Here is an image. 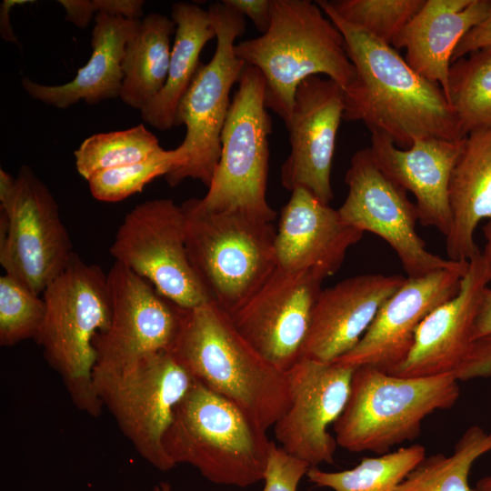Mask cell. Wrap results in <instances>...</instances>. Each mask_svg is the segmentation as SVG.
Returning a JSON list of instances; mask_svg holds the SVG:
<instances>
[{"mask_svg": "<svg viewBox=\"0 0 491 491\" xmlns=\"http://www.w3.org/2000/svg\"><path fill=\"white\" fill-rule=\"evenodd\" d=\"M316 3L343 35L356 69L344 89V120L363 123L401 149L423 138L466 137L438 84L416 73L392 45L343 21L321 0Z\"/></svg>", "mask_w": 491, "mask_h": 491, "instance_id": "obj_1", "label": "cell"}, {"mask_svg": "<svg viewBox=\"0 0 491 491\" xmlns=\"http://www.w3.org/2000/svg\"><path fill=\"white\" fill-rule=\"evenodd\" d=\"M169 352L195 381L234 403L266 432L290 405L286 374L266 361L212 301L183 308Z\"/></svg>", "mask_w": 491, "mask_h": 491, "instance_id": "obj_2", "label": "cell"}, {"mask_svg": "<svg viewBox=\"0 0 491 491\" xmlns=\"http://www.w3.org/2000/svg\"><path fill=\"white\" fill-rule=\"evenodd\" d=\"M235 53L261 72L266 107L285 124L303 80L324 75L346 89L356 77L343 35L318 5L308 0H272L267 31L238 43Z\"/></svg>", "mask_w": 491, "mask_h": 491, "instance_id": "obj_3", "label": "cell"}, {"mask_svg": "<svg viewBox=\"0 0 491 491\" xmlns=\"http://www.w3.org/2000/svg\"><path fill=\"white\" fill-rule=\"evenodd\" d=\"M42 296L45 313L35 341L62 379L75 406L97 417L104 406L93 386L94 340L110 320L107 274L75 253Z\"/></svg>", "mask_w": 491, "mask_h": 491, "instance_id": "obj_4", "label": "cell"}, {"mask_svg": "<svg viewBox=\"0 0 491 491\" xmlns=\"http://www.w3.org/2000/svg\"><path fill=\"white\" fill-rule=\"evenodd\" d=\"M270 440L238 406L194 380L175 409L164 449L217 485L247 487L264 480Z\"/></svg>", "mask_w": 491, "mask_h": 491, "instance_id": "obj_5", "label": "cell"}, {"mask_svg": "<svg viewBox=\"0 0 491 491\" xmlns=\"http://www.w3.org/2000/svg\"><path fill=\"white\" fill-rule=\"evenodd\" d=\"M459 396L454 374L406 377L356 367L346 405L333 425L336 444L349 452L386 454L415 440L424 419L451 408Z\"/></svg>", "mask_w": 491, "mask_h": 491, "instance_id": "obj_6", "label": "cell"}, {"mask_svg": "<svg viewBox=\"0 0 491 491\" xmlns=\"http://www.w3.org/2000/svg\"><path fill=\"white\" fill-rule=\"evenodd\" d=\"M181 206L190 265L210 301L232 315L277 267L276 228L238 212L200 210L193 199Z\"/></svg>", "mask_w": 491, "mask_h": 491, "instance_id": "obj_7", "label": "cell"}, {"mask_svg": "<svg viewBox=\"0 0 491 491\" xmlns=\"http://www.w3.org/2000/svg\"><path fill=\"white\" fill-rule=\"evenodd\" d=\"M261 72L246 65L221 134V154L208 190L192 198L206 212H238L274 223L276 212L266 199L272 119L265 104Z\"/></svg>", "mask_w": 491, "mask_h": 491, "instance_id": "obj_8", "label": "cell"}, {"mask_svg": "<svg viewBox=\"0 0 491 491\" xmlns=\"http://www.w3.org/2000/svg\"><path fill=\"white\" fill-rule=\"evenodd\" d=\"M207 10L216 47L212 59L200 64L178 105L175 125L186 127L178 146L185 161L165 175L170 186L186 178L209 185L220 158L221 134L231 104L230 90L246 66L235 53V41L246 31L245 17L223 2L210 4Z\"/></svg>", "mask_w": 491, "mask_h": 491, "instance_id": "obj_9", "label": "cell"}, {"mask_svg": "<svg viewBox=\"0 0 491 491\" xmlns=\"http://www.w3.org/2000/svg\"><path fill=\"white\" fill-rule=\"evenodd\" d=\"M194 379L169 351L143 356L115 369L94 368L96 396L138 455L165 472L175 466L163 439L177 405Z\"/></svg>", "mask_w": 491, "mask_h": 491, "instance_id": "obj_10", "label": "cell"}, {"mask_svg": "<svg viewBox=\"0 0 491 491\" xmlns=\"http://www.w3.org/2000/svg\"><path fill=\"white\" fill-rule=\"evenodd\" d=\"M0 264L40 296L75 254L57 203L23 165L15 177L0 169Z\"/></svg>", "mask_w": 491, "mask_h": 491, "instance_id": "obj_11", "label": "cell"}, {"mask_svg": "<svg viewBox=\"0 0 491 491\" xmlns=\"http://www.w3.org/2000/svg\"><path fill=\"white\" fill-rule=\"evenodd\" d=\"M117 262L183 308L210 301L186 252V217L171 199L145 201L128 212L109 249Z\"/></svg>", "mask_w": 491, "mask_h": 491, "instance_id": "obj_12", "label": "cell"}, {"mask_svg": "<svg viewBox=\"0 0 491 491\" xmlns=\"http://www.w3.org/2000/svg\"><path fill=\"white\" fill-rule=\"evenodd\" d=\"M348 193L337 209L341 217L362 232L384 239L396 252L407 277L458 266L459 261L429 252L416 233L418 212L406 192L376 164L369 147L356 151L345 176Z\"/></svg>", "mask_w": 491, "mask_h": 491, "instance_id": "obj_13", "label": "cell"}, {"mask_svg": "<svg viewBox=\"0 0 491 491\" xmlns=\"http://www.w3.org/2000/svg\"><path fill=\"white\" fill-rule=\"evenodd\" d=\"M111 315L94 340L96 368L115 369L145 356L170 351L177 337L183 307L145 279L115 262L107 273Z\"/></svg>", "mask_w": 491, "mask_h": 491, "instance_id": "obj_14", "label": "cell"}, {"mask_svg": "<svg viewBox=\"0 0 491 491\" xmlns=\"http://www.w3.org/2000/svg\"><path fill=\"white\" fill-rule=\"evenodd\" d=\"M326 278L316 270L276 267L256 294L229 315L231 320L266 361L286 373L301 359L313 306Z\"/></svg>", "mask_w": 491, "mask_h": 491, "instance_id": "obj_15", "label": "cell"}, {"mask_svg": "<svg viewBox=\"0 0 491 491\" xmlns=\"http://www.w3.org/2000/svg\"><path fill=\"white\" fill-rule=\"evenodd\" d=\"M354 369L301 358L286 373L290 405L273 426L286 452L310 466L335 463L337 444L328 427L345 409Z\"/></svg>", "mask_w": 491, "mask_h": 491, "instance_id": "obj_16", "label": "cell"}, {"mask_svg": "<svg viewBox=\"0 0 491 491\" xmlns=\"http://www.w3.org/2000/svg\"><path fill=\"white\" fill-rule=\"evenodd\" d=\"M468 262L429 274L406 277L380 307L356 346L335 364L356 368L371 366L394 374L414 345L421 322L459 291Z\"/></svg>", "mask_w": 491, "mask_h": 491, "instance_id": "obj_17", "label": "cell"}, {"mask_svg": "<svg viewBox=\"0 0 491 491\" xmlns=\"http://www.w3.org/2000/svg\"><path fill=\"white\" fill-rule=\"evenodd\" d=\"M344 113V89L320 75L303 80L296 88L290 120L291 151L281 166V183L293 191L305 188L328 204L334 194L331 169L336 138Z\"/></svg>", "mask_w": 491, "mask_h": 491, "instance_id": "obj_18", "label": "cell"}, {"mask_svg": "<svg viewBox=\"0 0 491 491\" xmlns=\"http://www.w3.org/2000/svg\"><path fill=\"white\" fill-rule=\"evenodd\" d=\"M406 278L365 274L322 288L313 306L301 358L333 363L351 351Z\"/></svg>", "mask_w": 491, "mask_h": 491, "instance_id": "obj_19", "label": "cell"}, {"mask_svg": "<svg viewBox=\"0 0 491 491\" xmlns=\"http://www.w3.org/2000/svg\"><path fill=\"white\" fill-rule=\"evenodd\" d=\"M363 235L345 222L337 209L308 190L296 188L279 215L275 241L277 267L316 270L328 277L340 268L347 250Z\"/></svg>", "mask_w": 491, "mask_h": 491, "instance_id": "obj_20", "label": "cell"}, {"mask_svg": "<svg viewBox=\"0 0 491 491\" xmlns=\"http://www.w3.org/2000/svg\"><path fill=\"white\" fill-rule=\"evenodd\" d=\"M488 284L479 251L468 261L458 293L421 322L408 356L392 375L427 377L454 374L472 345L478 306Z\"/></svg>", "mask_w": 491, "mask_h": 491, "instance_id": "obj_21", "label": "cell"}, {"mask_svg": "<svg viewBox=\"0 0 491 491\" xmlns=\"http://www.w3.org/2000/svg\"><path fill=\"white\" fill-rule=\"evenodd\" d=\"M464 141L429 137L401 149L384 135L371 134L369 150L376 164L392 181L415 195L419 223L436 228L445 237L452 224L450 179Z\"/></svg>", "mask_w": 491, "mask_h": 491, "instance_id": "obj_22", "label": "cell"}, {"mask_svg": "<svg viewBox=\"0 0 491 491\" xmlns=\"http://www.w3.org/2000/svg\"><path fill=\"white\" fill-rule=\"evenodd\" d=\"M491 0H426L393 44L419 75L438 84L446 96L454 51L487 15Z\"/></svg>", "mask_w": 491, "mask_h": 491, "instance_id": "obj_23", "label": "cell"}, {"mask_svg": "<svg viewBox=\"0 0 491 491\" xmlns=\"http://www.w3.org/2000/svg\"><path fill=\"white\" fill-rule=\"evenodd\" d=\"M92 31V54L68 83L47 85L23 77L21 85L34 100L65 109L84 100L95 105L119 98L123 82V58L126 43L135 34L141 19H127L98 13Z\"/></svg>", "mask_w": 491, "mask_h": 491, "instance_id": "obj_24", "label": "cell"}, {"mask_svg": "<svg viewBox=\"0 0 491 491\" xmlns=\"http://www.w3.org/2000/svg\"><path fill=\"white\" fill-rule=\"evenodd\" d=\"M451 229L446 236L448 259L468 262L479 249L477 225L491 218V125L466 135L449 185Z\"/></svg>", "mask_w": 491, "mask_h": 491, "instance_id": "obj_25", "label": "cell"}, {"mask_svg": "<svg viewBox=\"0 0 491 491\" xmlns=\"http://www.w3.org/2000/svg\"><path fill=\"white\" fill-rule=\"evenodd\" d=\"M171 18L176 27L166 82L161 92L140 110L145 123L162 131L175 126L178 105L201 64V51L215 37L208 10L195 4H173Z\"/></svg>", "mask_w": 491, "mask_h": 491, "instance_id": "obj_26", "label": "cell"}, {"mask_svg": "<svg viewBox=\"0 0 491 491\" xmlns=\"http://www.w3.org/2000/svg\"><path fill=\"white\" fill-rule=\"evenodd\" d=\"M175 24L166 15L151 13L140 20L126 43L119 98L128 106L143 109L163 89L170 63V37Z\"/></svg>", "mask_w": 491, "mask_h": 491, "instance_id": "obj_27", "label": "cell"}, {"mask_svg": "<svg viewBox=\"0 0 491 491\" xmlns=\"http://www.w3.org/2000/svg\"><path fill=\"white\" fill-rule=\"evenodd\" d=\"M491 451V432L469 426L453 453L425 456L398 486L396 491H477L468 482L474 463Z\"/></svg>", "mask_w": 491, "mask_h": 491, "instance_id": "obj_28", "label": "cell"}, {"mask_svg": "<svg viewBox=\"0 0 491 491\" xmlns=\"http://www.w3.org/2000/svg\"><path fill=\"white\" fill-rule=\"evenodd\" d=\"M426 456L422 445L413 444L396 451L364 457L351 469L327 472L310 466L309 482L333 491H396L398 486Z\"/></svg>", "mask_w": 491, "mask_h": 491, "instance_id": "obj_29", "label": "cell"}, {"mask_svg": "<svg viewBox=\"0 0 491 491\" xmlns=\"http://www.w3.org/2000/svg\"><path fill=\"white\" fill-rule=\"evenodd\" d=\"M446 98L466 136L491 125V46L451 64Z\"/></svg>", "mask_w": 491, "mask_h": 491, "instance_id": "obj_30", "label": "cell"}, {"mask_svg": "<svg viewBox=\"0 0 491 491\" xmlns=\"http://www.w3.org/2000/svg\"><path fill=\"white\" fill-rule=\"evenodd\" d=\"M160 148L157 137L143 124L98 133L85 139L75 151V167L88 180L97 172L144 160Z\"/></svg>", "mask_w": 491, "mask_h": 491, "instance_id": "obj_31", "label": "cell"}, {"mask_svg": "<svg viewBox=\"0 0 491 491\" xmlns=\"http://www.w3.org/2000/svg\"><path fill=\"white\" fill-rule=\"evenodd\" d=\"M338 17L393 46L426 0H321Z\"/></svg>", "mask_w": 491, "mask_h": 491, "instance_id": "obj_32", "label": "cell"}, {"mask_svg": "<svg viewBox=\"0 0 491 491\" xmlns=\"http://www.w3.org/2000/svg\"><path fill=\"white\" fill-rule=\"evenodd\" d=\"M184 161L178 146L170 150L161 147L139 162L95 173L87 180L89 190L98 201H122L141 192L155 178L180 167Z\"/></svg>", "mask_w": 491, "mask_h": 491, "instance_id": "obj_33", "label": "cell"}, {"mask_svg": "<svg viewBox=\"0 0 491 491\" xmlns=\"http://www.w3.org/2000/svg\"><path fill=\"white\" fill-rule=\"evenodd\" d=\"M45 313L43 297L15 277H0V345L13 346L37 336Z\"/></svg>", "mask_w": 491, "mask_h": 491, "instance_id": "obj_34", "label": "cell"}, {"mask_svg": "<svg viewBox=\"0 0 491 491\" xmlns=\"http://www.w3.org/2000/svg\"><path fill=\"white\" fill-rule=\"evenodd\" d=\"M65 20L80 28L86 27L98 13L127 19H140L143 0H59Z\"/></svg>", "mask_w": 491, "mask_h": 491, "instance_id": "obj_35", "label": "cell"}, {"mask_svg": "<svg viewBox=\"0 0 491 491\" xmlns=\"http://www.w3.org/2000/svg\"><path fill=\"white\" fill-rule=\"evenodd\" d=\"M310 466L270 441L263 491H296Z\"/></svg>", "mask_w": 491, "mask_h": 491, "instance_id": "obj_36", "label": "cell"}, {"mask_svg": "<svg viewBox=\"0 0 491 491\" xmlns=\"http://www.w3.org/2000/svg\"><path fill=\"white\" fill-rule=\"evenodd\" d=\"M454 376L458 381L491 376V334L472 342Z\"/></svg>", "mask_w": 491, "mask_h": 491, "instance_id": "obj_37", "label": "cell"}, {"mask_svg": "<svg viewBox=\"0 0 491 491\" xmlns=\"http://www.w3.org/2000/svg\"><path fill=\"white\" fill-rule=\"evenodd\" d=\"M226 6L249 17L255 26L265 34L272 18V0H223Z\"/></svg>", "mask_w": 491, "mask_h": 491, "instance_id": "obj_38", "label": "cell"}, {"mask_svg": "<svg viewBox=\"0 0 491 491\" xmlns=\"http://www.w3.org/2000/svg\"><path fill=\"white\" fill-rule=\"evenodd\" d=\"M491 46V5L486 16L471 28L456 47L451 64L478 49Z\"/></svg>", "mask_w": 491, "mask_h": 491, "instance_id": "obj_39", "label": "cell"}, {"mask_svg": "<svg viewBox=\"0 0 491 491\" xmlns=\"http://www.w3.org/2000/svg\"><path fill=\"white\" fill-rule=\"evenodd\" d=\"M491 334V288L486 287L478 306L473 328V341Z\"/></svg>", "mask_w": 491, "mask_h": 491, "instance_id": "obj_40", "label": "cell"}, {"mask_svg": "<svg viewBox=\"0 0 491 491\" xmlns=\"http://www.w3.org/2000/svg\"><path fill=\"white\" fill-rule=\"evenodd\" d=\"M31 0H4L0 7V35L5 41L18 44V41L13 32L9 14L15 5L33 3Z\"/></svg>", "mask_w": 491, "mask_h": 491, "instance_id": "obj_41", "label": "cell"}, {"mask_svg": "<svg viewBox=\"0 0 491 491\" xmlns=\"http://www.w3.org/2000/svg\"><path fill=\"white\" fill-rule=\"evenodd\" d=\"M485 236L484 251L481 252L486 266L489 284L491 283V218L483 226Z\"/></svg>", "mask_w": 491, "mask_h": 491, "instance_id": "obj_42", "label": "cell"}, {"mask_svg": "<svg viewBox=\"0 0 491 491\" xmlns=\"http://www.w3.org/2000/svg\"><path fill=\"white\" fill-rule=\"evenodd\" d=\"M476 488L477 491H491V475L479 479Z\"/></svg>", "mask_w": 491, "mask_h": 491, "instance_id": "obj_43", "label": "cell"}, {"mask_svg": "<svg viewBox=\"0 0 491 491\" xmlns=\"http://www.w3.org/2000/svg\"><path fill=\"white\" fill-rule=\"evenodd\" d=\"M153 491H172V487L168 483L161 482L154 487Z\"/></svg>", "mask_w": 491, "mask_h": 491, "instance_id": "obj_44", "label": "cell"}]
</instances>
